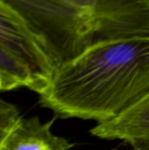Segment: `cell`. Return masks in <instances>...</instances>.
Here are the masks:
<instances>
[{
	"label": "cell",
	"instance_id": "cell-1",
	"mask_svg": "<svg viewBox=\"0 0 149 150\" xmlns=\"http://www.w3.org/2000/svg\"><path fill=\"white\" fill-rule=\"evenodd\" d=\"M148 92L149 38H137L99 46L55 69L40 104L59 118L98 124Z\"/></svg>",
	"mask_w": 149,
	"mask_h": 150
},
{
	"label": "cell",
	"instance_id": "cell-2",
	"mask_svg": "<svg viewBox=\"0 0 149 150\" xmlns=\"http://www.w3.org/2000/svg\"><path fill=\"white\" fill-rule=\"evenodd\" d=\"M54 69L115 41L149 38V0H5Z\"/></svg>",
	"mask_w": 149,
	"mask_h": 150
},
{
	"label": "cell",
	"instance_id": "cell-3",
	"mask_svg": "<svg viewBox=\"0 0 149 150\" xmlns=\"http://www.w3.org/2000/svg\"><path fill=\"white\" fill-rule=\"evenodd\" d=\"M0 48L31 74L39 95L50 83L54 69L18 12L0 0Z\"/></svg>",
	"mask_w": 149,
	"mask_h": 150
},
{
	"label": "cell",
	"instance_id": "cell-4",
	"mask_svg": "<svg viewBox=\"0 0 149 150\" xmlns=\"http://www.w3.org/2000/svg\"><path fill=\"white\" fill-rule=\"evenodd\" d=\"M97 138L122 141L133 150H149V92L114 119L90 131Z\"/></svg>",
	"mask_w": 149,
	"mask_h": 150
},
{
	"label": "cell",
	"instance_id": "cell-5",
	"mask_svg": "<svg viewBox=\"0 0 149 150\" xmlns=\"http://www.w3.org/2000/svg\"><path fill=\"white\" fill-rule=\"evenodd\" d=\"M52 120L41 123L38 117L21 118L0 146V150H68L73 147L67 139L54 135Z\"/></svg>",
	"mask_w": 149,
	"mask_h": 150
},
{
	"label": "cell",
	"instance_id": "cell-6",
	"mask_svg": "<svg viewBox=\"0 0 149 150\" xmlns=\"http://www.w3.org/2000/svg\"><path fill=\"white\" fill-rule=\"evenodd\" d=\"M0 84L4 91L26 87L36 92L35 83L29 71L0 48Z\"/></svg>",
	"mask_w": 149,
	"mask_h": 150
},
{
	"label": "cell",
	"instance_id": "cell-7",
	"mask_svg": "<svg viewBox=\"0 0 149 150\" xmlns=\"http://www.w3.org/2000/svg\"><path fill=\"white\" fill-rule=\"evenodd\" d=\"M20 119L18 109L0 98V146Z\"/></svg>",
	"mask_w": 149,
	"mask_h": 150
},
{
	"label": "cell",
	"instance_id": "cell-8",
	"mask_svg": "<svg viewBox=\"0 0 149 150\" xmlns=\"http://www.w3.org/2000/svg\"><path fill=\"white\" fill-rule=\"evenodd\" d=\"M0 91H4V90H3V87H2V85L0 84Z\"/></svg>",
	"mask_w": 149,
	"mask_h": 150
}]
</instances>
